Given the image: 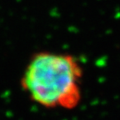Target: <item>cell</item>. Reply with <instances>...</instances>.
I'll return each instance as SVG.
<instances>
[{
  "label": "cell",
  "mask_w": 120,
  "mask_h": 120,
  "mask_svg": "<svg viewBox=\"0 0 120 120\" xmlns=\"http://www.w3.org/2000/svg\"><path fill=\"white\" fill-rule=\"evenodd\" d=\"M82 65L74 56L39 52L33 56L22 78L31 99L47 109H73L82 99Z\"/></svg>",
  "instance_id": "obj_1"
}]
</instances>
